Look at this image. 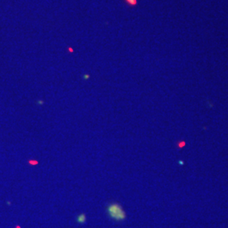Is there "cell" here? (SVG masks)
I'll return each instance as SVG.
<instances>
[{
  "instance_id": "cell-1",
  "label": "cell",
  "mask_w": 228,
  "mask_h": 228,
  "mask_svg": "<svg viewBox=\"0 0 228 228\" xmlns=\"http://www.w3.org/2000/svg\"><path fill=\"white\" fill-rule=\"evenodd\" d=\"M106 212L110 216V218L113 219L116 222H122L126 218V213L122 208V206L117 204L113 203L109 204L106 207Z\"/></svg>"
},
{
  "instance_id": "cell-2",
  "label": "cell",
  "mask_w": 228,
  "mask_h": 228,
  "mask_svg": "<svg viewBox=\"0 0 228 228\" xmlns=\"http://www.w3.org/2000/svg\"><path fill=\"white\" fill-rule=\"evenodd\" d=\"M76 222H78L79 224H84L86 222V215L85 213H81L80 215H79L76 217Z\"/></svg>"
}]
</instances>
